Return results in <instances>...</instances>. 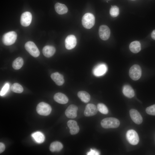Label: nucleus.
I'll use <instances>...</instances> for the list:
<instances>
[{
  "label": "nucleus",
  "mask_w": 155,
  "mask_h": 155,
  "mask_svg": "<svg viewBox=\"0 0 155 155\" xmlns=\"http://www.w3.org/2000/svg\"><path fill=\"white\" fill-rule=\"evenodd\" d=\"M120 124L118 119L111 117L105 118L101 122V126L105 129L116 128L119 126Z\"/></svg>",
  "instance_id": "f257e3e1"
},
{
  "label": "nucleus",
  "mask_w": 155,
  "mask_h": 155,
  "mask_svg": "<svg viewBox=\"0 0 155 155\" xmlns=\"http://www.w3.org/2000/svg\"><path fill=\"white\" fill-rule=\"evenodd\" d=\"M82 21L84 27L88 29H90L95 24L94 16L92 13H86L82 17Z\"/></svg>",
  "instance_id": "f03ea898"
},
{
  "label": "nucleus",
  "mask_w": 155,
  "mask_h": 155,
  "mask_svg": "<svg viewBox=\"0 0 155 155\" xmlns=\"http://www.w3.org/2000/svg\"><path fill=\"white\" fill-rule=\"evenodd\" d=\"M17 38L16 33L14 31L8 32L4 34L2 38L3 44L7 46L13 44L16 41Z\"/></svg>",
  "instance_id": "7ed1b4c3"
},
{
  "label": "nucleus",
  "mask_w": 155,
  "mask_h": 155,
  "mask_svg": "<svg viewBox=\"0 0 155 155\" xmlns=\"http://www.w3.org/2000/svg\"><path fill=\"white\" fill-rule=\"evenodd\" d=\"M36 110L39 114L43 116H47L51 113L52 108L48 104L41 102L37 105Z\"/></svg>",
  "instance_id": "20e7f679"
},
{
  "label": "nucleus",
  "mask_w": 155,
  "mask_h": 155,
  "mask_svg": "<svg viewBox=\"0 0 155 155\" xmlns=\"http://www.w3.org/2000/svg\"><path fill=\"white\" fill-rule=\"evenodd\" d=\"M26 50L33 57H36L40 55V51L38 48L33 42L29 41L25 44Z\"/></svg>",
  "instance_id": "39448f33"
},
{
  "label": "nucleus",
  "mask_w": 155,
  "mask_h": 155,
  "mask_svg": "<svg viewBox=\"0 0 155 155\" xmlns=\"http://www.w3.org/2000/svg\"><path fill=\"white\" fill-rule=\"evenodd\" d=\"M129 75L130 78L134 80H139L142 75V69L140 66L137 64H135L130 68Z\"/></svg>",
  "instance_id": "423d86ee"
},
{
  "label": "nucleus",
  "mask_w": 155,
  "mask_h": 155,
  "mask_svg": "<svg viewBox=\"0 0 155 155\" xmlns=\"http://www.w3.org/2000/svg\"><path fill=\"white\" fill-rule=\"evenodd\" d=\"M126 137L129 142L132 145L137 144L139 141L137 133L133 129H130L127 131Z\"/></svg>",
  "instance_id": "0eeeda50"
},
{
  "label": "nucleus",
  "mask_w": 155,
  "mask_h": 155,
  "mask_svg": "<svg viewBox=\"0 0 155 155\" xmlns=\"http://www.w3.org/2000/svg\"><path fill=\"white\" fill-rule=\"evenodd\" d=\"M107 70V67L104 63H101L98 64L93 69V73L97 77L104 75Z\"/></svg>",
  "instance_id": "6e6552de"
},
{
  "label": "nucleus",
  "mask_w": 155,
  "mask_h": 155,
  "mask_svg": "<svg viewBox=\"0 0 155 155\" xmlns=\"http://www.w3.org/2000/svg\"><path fill=\"white\" fill-rule=\"evenodd\" d=\"M99 34L102 40H107L109 38L110 35L109 28L106 25H101L99 28Z\"/></svg>",
  "instance_id": "1a4fd4ad"
},
{
  "label": "nucleus",
  "mask_w": 155,
  "mask_h": 155,
  "mask_svg": "<svg viewBox=\"0 0 155 155\" xmlns=\"http://www.w3.org/2000/svg\"><path fill=\"white\" fill-rule=\"evenodd\" d=\"M32 18V15L30 12H24L21 16L20 21L21 25L25 27L29 26L31 23Z\"/></svg>",
  "instance_id": "9d476101"
},
{
  "label": "nucleus",
  "mask_w": 155,
  "mask_h": 155,
  "mask_svg": "<svg viewBox=\"0 0 155 155\" xmlns=\"http://www.w3.org/2000/svg\"><path fill=\"white\" fill-rule=\"evenodd\" d=\"M77 44V39L73 35L68 36L65 38V45L66 49L71 50L74 48Z\"/></svg>",
  "instance_id": "9b49d317"
},
{
  "label": "nucleus",
  "mask_w": 155,
  "mask_h": 155,
  "mask_svg": "<svg viewBox=\"0 0 155 155\" xmlns=\"http://www.w3.org/2000/svg\"><path fill=\"white\" fill-rule=\"evenodd\" d=\"M98 110L95 105L92 103L88 104L86 106L84 114L86 117H90L95 115Z\"/></svg>",
  "instance_id": "f8f14e48"
},
{
  "label": "nucleus",
  "mask_w": 155,
  "mask_h": 155,
  "mask_svg": "<svg viewBox=\"0 0 155 155\" xmlns=\"http://www.w3.org/2000/svg\"><path fill=\"white\" fill-rule=\"evenodd\" d=\"M78 110V107L76 105L73 104L70 105L65 111V115L69 118H74L77 116Z\"/></svg>",
  "instance_id": "ddd939ff"
},
{
  "label": "nucleus",
  "mask_w": 155,
  "mask_h": 155,
  "mask_svg": "<svg viewBox=\"0 0 155 155\" xmlns=\"http://www.w3.org/2000/svg\"><path fill=\"white\" fill-rule=\"evenodd\" d=\"M129 114L132 120L135 123L140 124L142 123V117L137 110L131 109L129 111Z\"/></svg>",
  "instance_id": "4468645a"
},
{
  "label": "nucleus",
  "mask_w": 155,
  "mask_h": 155,
  "mask_svg": "<svg viewBox=\"0 0 155 155\" xmlns=\"http://www.w3.org/2000/svg\"><path fill=\"white\" fill-rule=\"evenodd\" d=\"M67 124L71 135H75L78 133L80 128L76 121L70 120L68 121Z\"/></svg>",
  "instance_id": "2eb2a0df"
},
{
  "label": "nucleus",
  "mask_w": 155,
  "mask_h": 155,
  "mask_svg": "<svg viewBox=\"0 0 155 155\" xmlns=\"http://www.w3.org/2000/svg\"><path fill=\"white\" fill-rule=\"evenodd\" d=\"M51 78L53 80L58 86L62 85L64 83L63 75L58 72L52 73Z\"/></svg>",
  "instance_id": "dca6fc26"
},
{
  "label": "nucleus",
  "mask_w": 155,
  "mask_h": 155,
  "mask_svg": "<svg viewBox=\"0 0 155 155\" xmlns=\"http://www.w3.org/2000/svg\"><path fill=\"white\" fill-rule=\"evenodd\" d=\"M54 99L56 102L61 104H65L68 101V97L65 94L60 92L55 94Z\"/></svg>",
  "instance_id": "f3484780"
},
{
  "label": "nucleus",
  "mask_w": 155,
  "mask_h": 155,
  "mask_svg": "<svg viewBox=\"0 0 155 155\" xmlns=\"http://www.w3.org/2000/svg\"><path fill=\"white\" fill-rule=\"evenodd\" d=\"M55 51V49L54 46L47 45L43 48L42 53L43 55L46 57H50L54 55Z\"/></svg>",
  "instance_id": "a211bd4d"
},
{
  "label": "nucleus",
  "mask_w": 155,
  "mask_h": 155,
  "mask_svg": "<svg viewBox=\"0 0 155 155\" xmlns=\"http://www.w3.org/2000/svg\"><path fill=\"white\" fill-rule=\"evenodd\" d=\"M123 92L125 96L129 98H133L135 95L134 90L130 86L128 85H125L123 86Z\"/></svg>",
  "instance_id": "6ab92c4d"
},
{
  "label": "nucleus",
  "mask_w": 155,
  "mask_h": 155,
  "mask_svg": "<svg viewBox=\"0 0 155 155\" xmlns=\"http://www.w3.org/2000/svg\"><path fill=\"white\" fill-rule=\"evenodd\" d=\"M56 11L59 14H63L66 13L68 11L67 6L64 4L57 3L55 5Z\"/></svg>",
  "instance_id": "aec40b11"
},
{
  "label": "nucleus",
  "mask_w": 155,
  "mask_h": 155,
  "mask_svg": "<svg viewBox=\"0 0 155 155\" xmlns=\"http://www.w3.org/2000/svg\"><path fill=\"white\" fill-rule=\"evenodd\" d=\"M130 51L132 53H136L141 50V45L139 42L135 41L131 42L129 46Z\"/></svg>",
  "instance_id": "412c9836"
},
{
  "label": "nucleus",
  "mask_w": 155,
  "mask_h": 155,
  "mask_svg": "<svg viewBox=\"0 0 155 155\" xmlns=\"http://www.w3.org/2000/svg\"><path fill=\"white\" fill-rule=\"evenodd\" d=\"M31 136L35 142L39 144L43 143L45 140L44 135L40 131H37L33 133Z\"/></svg>",
  "instance_id": "4be33fe9"
},
{
  "label": "nucleus",
  "mask_w": 155,
  "mask_h": 155,
  "mask_svg": "<svg viewBox=\"0 0 155 155\" xmlns=\"http://www.w3.org/2000/svg\"><path fill=\"white\" fill-rule=\"evenodd\" d=\"M78 96L81 101L84 102L88 103L90 100V95L86 91H79L78 93Z\"/></svg>",
  "instance_id": "5701e85b"
},
{
  "label": "nucleus",
  "mask_w": 155,
  "mask_h": 155,
  "mask_svg": "<svg viewBox=\"0 0 155 155\" xmlns=\"http://www.w3.org/2000/svg\"><path fill=\"white\" fill-rule=\"evenodd\" d=\"M63 145L61 142L55 141L51 144L49 149L52 152H59L63 148Z\"/></svg>",
  "instance_id": "b1692460"
},
{
  "label": "nucleus",
  "mask_w": 155,
  "mask_h": 155,
  "mask_svg": "<svg viewBox=\"0 0 155 155\" xmlns=\"http://www.w3.org/2000/svg\"><path fill=\"white\" fill-rule=\"evenodd\" d=\"M23 63L24 61L23 59L19 57L14 60L12 63V66L14 69L18 70L22 67Z\"/></svg>",
  "instance_id": "393cba45"
},
{
  "label": "nucleus",
  "mask_w": 155,
  "mask_h": 155,
  "mask_svg": "<svg viewBox=\"0 0 155 155\" xmlns=\"http://www.w3.org/2000/svg\"><path fill=\"white\" fill-rule=\"evenodd\" d=\"M11 89L13 92L18 93H22L24 90L22 86L17 83H14L11 85Z\"/></svg>",
  "instance_id": "a878e982"
},
{
  "label": "nucleus",
  "mask_w": 155,
  "mask_h": 155,
  "mask_svg": "<svg viewBox=\"0 0 155 155\" xmlns=\"http://www.w3.org/2000/svg\"><path fill=\"white\" fill-rule=\"evenodd\" d=\"M98 111L102 114L106 115L108 113V109L107 106L104 104L99 103L97 105Z\"/></svg>",
  "instance_id": "bb28decb"
},
{
  "label": "nucleus",
  "mask_w": 155,
  "mask_h": 155,
  "mask_svg": "<svg viewBox=\"0 0 155 155\" xmlns=\"http://www.w3.org/2000/svg\"><path fill=\"white\" fill-rule=\"evenodd\" d=\"M119 9L117 6L116 5L111 6L110 10V14L112 17H117L119 15Z\"/></svg>",
  "instance_id": "cd10ccee"
},
{
  "label": "nucleus",
  "mask_w": 155,
  "mask_h": 155,
  "mask_svg": "<svg viewBox=\"0 0 155 155\" xmlns=\"http://www.w3.org/2000/svg\"><path fill=\"white\" fill-rule=\"evenodd\" d=\"M146 111V113L149 115H155V104L147 107Z\"/></svg>",
  "instance_id": "c85d7f7f"
},
{
  "label": "nucleus",
  "mask_w": 155,
  "mask_h": 155,
  "mask_svg": "<svg viewBox=\"0 0 155 155\" xmlns=\"http://www.w3.org/2000/svg\"><path fill=\"white\" fill-rule=\"evenodd\" d=\"M9 87V84L8 83H6L2 88L0 91V95L1 96L4 95L7 92Z\"/></svg>",
  "instance_id": "c756f323"
},
{
  "label": "nucleus",
  "mask_w": 155,
  "mask_h": 155,
  "mask_svg": "<svg viewBox=\"0 0 155 155\" xmlns=\"http://www.w3.org/2000/svg\"><path fill=\"white\" fill-rule=\"evenodd\" d=\"M88 155H99L100 152L95 149H91L90 151L87 153Z\"/></svg>",
  "instance_id": "7c9ffc66"
},
{
  "label": "nucleus",
  "mask_w": 155,
  "mask_h": 155,
  "mask_svg": "<svg viewBox=\"0 0 155 155\" xmlns=\"http://www.w3.org/2000/svg\"><path fill=\"white\" fill-rule=\"evenodd\" d=\"M5 146L4 144L2 142L0 143V153H1L5 150Z\"/></svg>",
  "instance_id": "2f4dec72"
},
{
  "label": "nucleus",
  "mask_w": 155,
  "mask_h": 155,
  "mask_svg": "<svg viewBox=\"0 0 155 155\" xmlns=\"http://www.w3.org/2000/svg\"><path fill=\"white\" fill-rule=\"evenodd\" d=\"M151 36L153 39L155 40V30H153L152 32Z\"/></svg>",
  "instance_id": "473e14b6"
},
{
  "label": "nucleus",
  "mask_w": 155,
  "mask_h": 155,
  "mask_svg": "<svg viewBox=\"0 0 155 155\" xmlns=\"http://www.w3.org/2000/svg\"></svg>",
  "instance_id": "72a5a7b5"
},
{
  "label": "nucleus",
  "mask_w": 155,
  "mask_h": 155,
  "mask_svg": "<svg viewBox=\"0 0 155 155\" xmlns=\"http://www.w3.org/2000/svg\"></svg>",
  "instance_id": "f704fd0d"
}]
</instances>
